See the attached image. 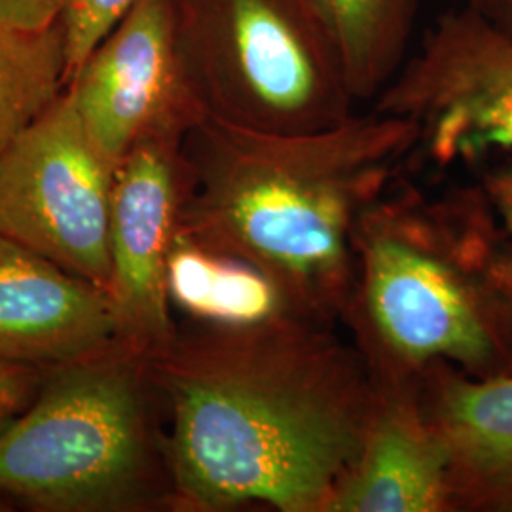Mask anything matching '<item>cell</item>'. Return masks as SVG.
Returning a JSON list of instances; mask_svg holds the SVG:
<instances>
[{"label":"cell","instance_id":"15","mask_svg":"<svg viewBox=\"0 0 512 512\" xmlns=\"http://www.w3.org/2000/svg\"><path fill=\"white\" fill-rule=\"evenodd\" d=\"M65 29L0 25V158L67 88Z\"/></svg>","mask_w":512,"mask_h":512},{"label":"cell","instance_id":"13","mask_svg":"<svg viewBox=\"0 0 512 512\" xmlns=\"http://www.w3.org/2000/svg\"><path fill=\"white\" fill-rule=\"evenodd\" d=\"M167 293L171 308L183 311L188 323L207 327L241 329L304 317L255 266L179 232L167 260Z\"/></svg>","mask_w":512,"mask_h":512},{"label":"cell","instance_id":"19","mask_svg":"<svg viewBox=\"0 0 512 512\" xmlns=\"http://www.w3.org/2000/svg\"><path fill=\"white\" fill-rule=\"evenodd\" d=\"M480 184L494 205L495 213L512 236V162L488 171Z\"/></svg>","mask_w":512,"mask_h":512},{"label":"cell","instance_id":"17","mask_svg":"<svg viewBox=\"0 0 512 512\" xmlns=\"http://www.w3.org/2000/svg\"><path fill=\"white\" fill-rule=\"evenodd\" d=\"M46 372L0 357V425L23 412L37 397Z\"/></svg>","mask_w":512,"mask_h":512},{"label":"cell","instance_id":"21","mask_svg":"<svg viewBox=\"0 0 512 512\" xmlns=\"http://www.w3.org/2000/svg\"><path fill=\"white\" fill-rule=\"evenodd\" d=\"M505 374H512V357L511 363H509V366H507V370H505Z\"/></svg>","mask_w":512,"mask_h":512},{"label":"cell","instance_id":"14","mask_svg":"<svg viewBox=\"0 0 512 512\" xmlns=\"http://www.w3.org/2000/svg\"><path fill=\"white\" fill-rule=\"evenodd\" d=\"M334 38L355 101L376 99L412 52L421 0H311Z\"/></svg>","mask_w":512,"mask_h":512},{"label":"cell","instance_id":"1","mask_svg":"<svg viewBox=\"0 0 512 512\" xmlns=\"http://www.w3.org/2000/svg\"><path fill=\"white\" fill-rule=\"evenodd\" d=\"M147 366L164 414L171 511L329 512L378 397L365 357L334 325L188 323Z\"/></svg>","mask_w":512,"mask_h":512},{"label":"cell","instance_id":"11","mask_svg":"<svg viewBox=\"0 0 512 512\" xmlns=\"http://www.w3.org/2000/svg\"><path fill=\"white\" fill-rule=\"evenodd\" d=\"M376 391L361 454L329 512H454L450 454L425 414L421 378L376 382Z\"/></svg>","mask_w":512,"mask_h":512},{"label":"cell","instance_id":"6","mask_svg":"<svg viewBox=\"0 0 512 512\" xmlns=\"http://www.w3.org/2000/svg\"><path fill=\"white\" fill-rule=\"evenodd\" d=\"M114 169L65 88L0 158V236L109 291Z\"/></svg>","mask_w":512,"mask_h":512},{"label":"cell","instance_id":"7","mask_svg":"<svg viewBox=\"0 0 512 512\" xmlns=\"http://www.w3.org/2000/svg\"><path fill=\"white\" fill-rule=\"evenodd\" d=\"M374 110L414 122L439 169L512 152V29L473 8L446 10L423 33Z\"/></svg>","mask_w":512,"mask_h":512},{"label":"cell","instance_id":"5","mask_svg":"<svg viewBox=\"0 0 512 512\" xmlns=\"http://www.w3.org/2000/svg\"><path fill=\"white\" fill-rule=\"evenodd\" d=\"M205 114L234 128L311 133L355 114L340 50L311 0H173Z\"/></svg>","mask_w":512,"mask_h":512},{"label":"cell","instance_id":"8","mask_svg":"<svg viewBox=\"0 0 512 512\" xmlns=\"http://www.w3.org/2000/svg\"><path fill=\"white\" fill-rule=\"evenodd\" d=\"M110 164L154 135H188L207 118L184 67L173 0H137L67 84Z\"/></svg>","mask_w":512,"mask_h":512},{"label":"cell","instance_id":"3","mask_svg":"<svg viewBox=\"0 0 512 512\" xmlns=\"http://www.w3.org/2000/svg\"><path fill=\"white\" fill-rule=\"evenodd\" d=\"M344 321L376 382L446 363L475 378L512 357V236L482 184L395 183L353 236Z\"/></svg>","mask_w":512,"mask_h":512},{"label":"cell","instance_id":"12","mask_svg":"<svg viewBox=\"0 0 512 512\" xmlns=\"http://www.w3.org/2000/svg\"><path fill=\"white\" fill-rule=\"evenodd\" d=\"M421 399L450 454L454 512H512V374L437 363L421 374Z\"/></svg>","mask_w":512,"mask_h":512},{"label":"cell","instance_id":"4","mask_svg":"<svg viewBox=\"0 0 512 512\" xmlns=\"http://www.w3.org/2000/svg\"><path fill=\"white\" fill-rule=\"evenodd\" d=\"M0 499L40 512L171 511L164 414L147 355L50 370L0 425Z\"/></svg>","mask_w":512,"mask_h":512},{"label":"cell","instance_id":"10","mask_svg":"<svg viewBox=\"0 0 512 512\" xmlns=\"http://www.w3.org/2000/svg\"><path fill=\"white\" fill-rule=\"evenodd\" d=\"M122 348L107 291L0 236L2 359L50 372Z\"/></svg>","mask_w":512,"mask_h":512},{"label":"cell","instance_id":"18","mask_svg":"<svg viewBox=\"0 0 512 512\" xmlns=\"http://www.w3.org/2000/svg\"><path fill=\"white\" fill-rule=\"evenodd\" d=\"M65 0H0V25L38 31L61 21Z\"/></svg>","mask_w":512,"mask_h":512},{"label":"cell","instance_id":"20","mask_svg":"<svg viewBox=\"0 0 512 512\" xmlns=\"http://www.w3.org/2000/svg\"><path fill=\"white\" fill-rule=\"evenodd\" d=\"M461 6L473 8L482 16L512 29V0H459Z\"/></svg>","mask_w":512,"mask_h":512},{"label":"cell","instance_id":"2","mask_svg":"<svg viewBox=\"0 0 512 512\" xmlns=\"http://www.w3.org/2000/svg\"><path fill=\"white\" fill-rule=\"evenodd\" d=\"M414 122L372 110L311 133H264L205 118L190 129L179 234L270 277L304 317L348 311L353 236L418 150Z\"/></svg>","mask_w":512,"mask_h":512},{"label":"cell","instance_id":"9","mask_svg":"<svg viewBox=\"0 0 512 512\" xmlns=\"http://www.w3.org/2000/svg\"><path fill=\"white\" fill-rule=\"evenodd\" d=\"M186 135L139 141L114 169L109 298L124 342L150 355L177 332L167 260L179 232L190 167Z\"/></svg>","mask_w":512,"mask_h":512},{"label":"cell","instance_id":"16","mask_svg":"<svg viewBox=\"0 0 512 512\" xmlns=\"http://www.w3.org/2000/svg\"><path fill=\"white\" fill-rule=\"evenodd\" d=\"M137 0H65L61 23L65 29V84L82 67L93 48L107 37Z\"/></svg>","mask_w":512,"mask_h":512}]
</instances>
